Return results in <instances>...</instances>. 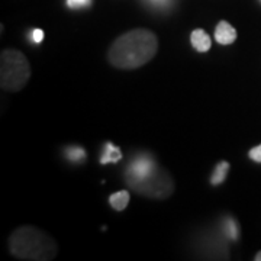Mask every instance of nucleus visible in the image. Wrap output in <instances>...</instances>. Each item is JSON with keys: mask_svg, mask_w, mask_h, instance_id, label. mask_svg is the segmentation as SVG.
<instances>
[{"mask_svg": "<svg viewBox=\"0 0 261 261\" xmlns=\"http://www.w3.org/2000/svg\"><path fill=\"white\" fill-rule=\"evenodd\" d=\"M250 159L254 160L255 163H261V144L258 147H254V148L250 151Z\"/></svg>", "mask_w": 261, "mask_h": 261, "instance_id": "obj_13", "label": "nucleus"}, {"mask_svg": "<svg viewBox=\"0 0 261 261\" xmlns=\"http://www.w3.org/2000/svg\"><path fill=\"white\" fill-rule=\"evenodd\" d=\"M92 3V0H67V6L71 9H80V8H86Z\"/></svg>", "mask_w": 261, "mask_h": 261, "instance_id": "obj_12", "label": "nucleus"}, {"mask_svg": "<svg viewBox=\"0 0 261 261\" xmlns=\"http://www.w3.org/2000/svg\"><path fill=\"white\" fill-rule=\"evenodd\" d=\"M159 51V39L148 29H132L118 37L109 48V63L122 70H134L149 63Z\"/></svg>", "mask_w": 261, "mask_h": 261, "instance_id": "obj_1", "label": "nucleus"}, {"mask_svg": "<svg viewBox=\"0 0 261 261\" xmlns=\"http://www.w3.org/2000/svg\"><path fill=\"white\" fill-rule=\"evenodd\" d=\"M228 170H229V163H228V161H221V163L216 166V168H215L214 174H212V177H211V183H212L214 186L221 185L225 178H226Z\"/></svg>", "mask_w": 261, "mask_h": 261, "instance_id": "obj_8", "label": "nucleus"}, {"mask_svg": "<svg viewBox=\"0 0 261 261\" xmlns=\"http://www.w3.org/2000/svg\"><path fill=\"white\" fill-rule=\"evenodd\" d=\"M122 159V154L116 147H113L112 144H106V151L102 157V164L106 163H116Z\"/></svg>", "mask_w": 261, "mask_h": 261, "instance_id": "obj_9", "label": "nucleus"}, {"mask_svg": "<svg viewBox=\"0 0 261 261\" xmlns=\"http://www.w3.org/2000/svg\"><path fill=\"white\" fill-rule=\"evenodd\" d=\"M32 39H34L35 44L42 42V39H44V32H42L41 29H35V31L32 32Z\"/></svg>", "mask_w": 261, "mask_h": 261, "instance_id": "obj_14", "label": "nucleus"}, {"mask_svg": "<svg viewBox=\"0 0 261 261\" xmlns=\"http://www.w3.org/2000/svg\"><path fill=\"white\" fill-rule=\"evenodd\" d=\"M31 67L27 57L18 49H5L0 56V87L6 92H19L28 83Z\"/></svg>", "mask_w": 261, "mask_h": 261, "instance_id": "obj_3", "label": "nucleus"}, {"mask_svg": "<svg viewBox=\"0 0 261 261\" xmlns=\"http://www.w3.org/2000/svg\"><path fill=\"white\" fill-rule=\"evenodd\" d=\"M255 261H261V251L257 252V255H255Z\"/></svg>", "mask_w": 261, "mask_h": 261, "instance_id": "obj_15", "label": "nucleus"}, {"mask_svg": "<svg viewBox=\"0 0 261 261\" xmlns=\"http://www.w3.org/2000/svg\"><path fill=\"white\" fill-rule=\"evenodd\" d=\"M128 185L135 192L148 196V197H154V199H164V197L170 196L173 192V186H174L170 174L159 167L154 168L145 177L130 180L128 181Z\"/></svg>", "mask_w": 261, "mask_h": 261, "instance_id": "obj_4", "label": "nucleus"}, {"mask_svg": "<svg viewBox=\"0 0 261 261\" xmlns=\"http://www.w3.org/2000/svg\"><path fill=\"white\" fill-rule=\"evenodd\" d=\"M109 203L112 206L115 211H118V212H121L123 211L128 203H129V193L126 192V190H121V192H116V193H113L111 197H109Z\"/></svg>", "mask_w": 261, "mask_h": 261, "instance_id": "obj_7", "label": "nucleus"}, {"mask_svg": "<svg viewBox=\"0 0 261 261\" xmlns=\"http://www.w3.org/2000/svg\"><path fill=\"white\" fill-rule=\"evenodd\" d=\"M225 229H226V233L232 238V240H237L240 237V229H238V225L232 219H228L226 224H225Z\"/></svg>", "mask_w": 261, "mask_h": 261, "instance_id": "obj_10", "label": "nucleus"}, {"mask_svg": "<svg viewBox=\"0 0 261 261\" xmlns=\"http://www.w3.org/2000/svg\"><path fill=\"white\" fill-rule=\"evenodd\" d=\"M9 250L19 260L48 261L57 255V244L38 228L20 226L9 237Z\"/></svg>", "mask_w": 261, "mask_h": 261, "instance_id": "obj_2", "label": "nucleus"}, {"mask_svg": "<svg viewBox=\"0 0 261 261\" xmlns=\"http://www.w3.org/2000/svg\"><path fill=\"white\" fill-rule=\"evenodd\" d=\"M67 155H68V159L71 160V161H79V160H83L84 159V151L80 148H71V149H67Z\"/></svg>", "mask_w": 261, "mask_h": 261, "instance_id": "obj_11", "label": "nucleus"}, {"mask_svg": "<svg viewBox=\"0 0 261 261\" xmlns=\"http://www.w3.org/2000/svg\"><path fill=\"white\" fill-rule=\"evenodd\" d=\"M154 3H163V2H166V0H152Z\"/></svg>", "mask_w": 261, "mask_h": 261, "instance_id": "obj_16", "label": "nucleus"}, {"mask_svg": "<svg viewBox=\"0 0 261 261\" xmlns=\"http://www.w3.org/2000/svg\"><path fill=\"white\" fill-rule=\"evenodd\" d=\"M215 38L216 41L221 44V45H229L232 44L233 41L237 39V31L228 23V22H219L218 27H216V31H215Z\"/></svg>", "mask_w": 261, "mask_h": 261, "instance_id": "obj_5", "label": "nucleus"}, {"mask_svg": "<svg viewBox=\"0 0 261 261\" xmlns=\"http://www.w3.org/2000/svg\"><path fill=\"white\" fill-rule=\"evenodd\" d=\"M190 41H192V45L195 47L196 51L199 53H206L211 49V38L206 34L203 29H196L192 32L190 35Z\"/></svg>", "mask_w": 261, "mask_h": 261, "instance_id": "obj_6", "label": "nucleus"}]
</instances>
